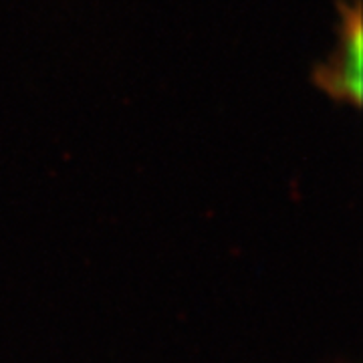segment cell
Segmentation results:
<instances>
[{
    "instance_id": "1",
    "label": "cell",
    "mask_w": 363,
    "mask_h": 363,
    "mask_svg": "<svg viewBox=\"0 0 363 363\" xmlns=\"http://www.w3.org/2000/svg\"><path fill=\"white\" fill-rule=\"evenodd\" d=\"M339 13L337 47L323 65L313 69V85L335 104L355 109L363 101V9L362 0H335Z\"/></svg>"
}]
</instances>
